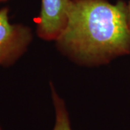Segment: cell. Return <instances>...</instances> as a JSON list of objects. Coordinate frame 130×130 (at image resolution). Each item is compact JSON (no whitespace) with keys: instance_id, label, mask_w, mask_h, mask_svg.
I'll use <instances>...</instances> for the list:
<instances>
[{"instance_id":"7a4b0ae2","label":"cell","mask_w":130,"mask_h":130,"mask_svg":"<svg viewBox=\"0 0 130 130\" xmlns=\"http://www.w3.org/2000/svg\"><path fill=\"white\" fill-rule=\"evenodd\" d=\"M31 32L28 28L9 23L8 9L0 10V65L13 63L30 42Z\"/></svg>"},{"instance_id":"6da1fadb","label":"cell","mask_w":130,"mask_h":130,"mask_svg":"<svg viewBox=\"0 0 130 130\" xmlns=\"http://www.w3.org/2000/svg\"><path fill=\"white\" fill-rule=\"evenodd\" d=\"M127 5L106 0H71L66 27L58 38L64 49L87 62L130 53Z\"/></svg>"},{"instance_id":"5b68a950","label":"cell","mask_w":130,"mask_h":130,"mask_svg":"<svg viewBox=\"0 0 130 130\" xmlns=\"http://www.w3.org/2000/svg\"><path fill=\"white\" fill-rule=\"evenodd\" d=\"M126 10H127V22H128V26L130 30V0L129 3L127 4Z\"/></svg>"},{"instance_id":"277c9868","label":"cell","mask_w":130,"mask_h":130,"mask_svg":"<svg viewBox=\"0 0 130 130\" xmlns=\"http://www.w3.org/2000/svg\"><path fill=\"white\" fill-rule=\"evenodd\" d=\"M52 98L56 112V122L53 130H72L68 112L64 101L52 90Z\"/></svg>"},{"instance_id":"8992f818","label":"cell","mask_w":130,"mask_h":130,"mask_svg":"<svg viewBox=\"0 0 130 130\" xmlns=\"http://www.w3.org/2000/svg\"><path fill=\"white\" fill-rule=\"evenodd\" d=\"M0 130H2V129H1V127H0Z\"/></svg>"},{"instance_id":"3957f363","label":"cell","mask_w":130,"mask_h":130,"mask_svg":"<svg viewBox=\"0 0 130 130\" xmlns=\"http://www.w3.org/2000/svg\"><path fill=\"white\" fill-rule=\"evenodd\" d=\"M71 0H42L38 25V36L46 40L58 39L67 23Z\"/></svg>"}]
</instances>
